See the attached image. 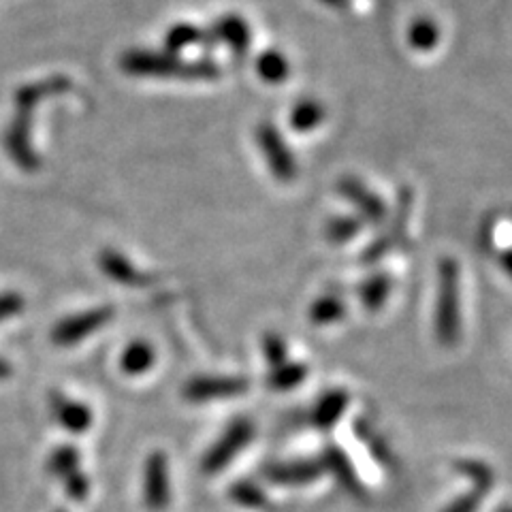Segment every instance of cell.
<instances>
[{"label": "cell", "mask_w": 512, "mask_h": 512, "mask_svg": "<svg viewBox=\"0 0 512 512\" xmlns=\"http://www.w3.org/2000/svg\"><path fill=\"white\" fill-rule=\"evenodd\" d=\"M120 69L131 77L182 79V82H212L222 75L220 64L212 58H182L171 52L128 50L120 58Z\"/></svg>", "instance_id": "obj_1"}, {"label": "cell", "mask_w": 512, "mask_h": 512, "mask_svg": "<svg viewBox=\"0 0 512 512\" xmlns=\"http://www.w3.org/2000/svg\"><path fill=\"white\" fill-rule=\"evenodd\" d=\"M436 340L444 348H453L461 335V282L459 265L451 256L438 265V297L434 314Z\"/></svg>", "instance_id": "obj_2"}, {"label": "cell", "mask_w": 512, "mask_h": 512, "mask_svg": "<svg viewBox=\"0 0 512 512\" xmlns=\"http://www.w3.org/2000/svg\"><path fill=\"white\" fill-rule=\"evenodd\" d=\"M254 438V423L250 419H239L231 421L227 429L222 431L220 438L210 446V451L203 455L201 461V470L205 474H218L224 468L231 466V461L244 451V448L252 442Z\"/></svg>", "instance_id": "obj_3"}, {"label": "cell", "mask_w": 512, "mask_h": 512, "mask_svg": "<svg viewBox=\"0 0 512 512\" xmlns=\"http://www.w3.org/2000/svg\"><path fill=\"white\" fill-rule=\"evenodd\" d=\"M256 143L263 152L269 173L274 175L278 182H293L297 178V158L293 150L288 148L284 135L274 122H261L256 126Z\"/></svg>", "instance_id": "obj_4"}, {"label": "cell", "mask_w": 512, "mask_h": 512, "mask_svg": "<svg viewBox=\"0 0 512 512\" xmlns=\"http://www.w3.org/2000/svg\"><path fill=\"white\" fill-rule=\"evenodd\" d=\"M116 310L114 306H99L92 310H84L71 314L67 318H62L52 329V342L60 348H69L77 346L82 340L90 338L96 331H101L107 327L111 320H114Z\"/></svg>", "instance_id": "obj_5"}, {"label": "cell", "mask_w": 512, "mask_h": 512, "mask_svg": "<svg viewBox=\"0 0 512 512\" xmlns=\"http://www.w3.org/2000/svg\"><path fill=\"white\" fill-rule=\"evenodd\" d=\"M248 389L250 382L244 376H195L182 387V397L190 404H205L242 397Z\"/></svg>", "instance_id": "obj_6"}, {"label": "cell", "mask_w": 512, "mask_h": 512, "mask_svg": "<svg viewBox=\"0 0 512 512\" xmlns=\"http://www.w3.org/2000/svg\"><path fill=\"white\" fill-rule=\"evenodd\" d=\"M32 109L18 107V114L11 120L5 131V150L15 165L22 167L26 173L37 171L41 160L32 146Z\"/></svg>", "instance_id": "obj_7"}, {"label": "cell", "mask_w": 512, "mask_h": 512, "mask_svg": "<svg viewBox=\"0 0 512 512\" xmlns=\"http://www.w3.org/2000/svg\"><path fill=\"white\" fill-rule=\"evenodd\" d=\"M171 502L169 459L163 451H152L143 466V504L150 512H163Z\"/></svg>", "instance_id": "obj_8"}, {"label": "cell", "mask_w": 512, "mask_h": 512, "mask_svg": "<svg viewBox=\"0 0 512 512\" xmlns=\"http://www.w3.org/2000/svg\"><path fill=\"white\" fill-rule=\"evenodd\" d=\"M410 212H412V190L410 188H402L399 192V201H397V212L393 222L389 224V229L384 231L378 239L365 248L363 252V263L365 265H374L376 261H380L382 256H387L393 248H397L399 244L406 242V229L410 222Z\"/></svg>", "instance_id": "obj_9"}, {"label": "cell", "mask_w": 512, "mask_h": 512, "mask_svg": "<svg viewBox=\"0 0 512 512\" xmlns=\"http://www.w3.org/2000/svg\"><path fill=\"white\" fill-rule=\"evenodd\" d=\"M325 474L323 461L320 459H293V461H276L269 463L263 470L267 483L278 487H306L316 483Z\"/></svg>", "instance_id": "obj_10"}, {"label": "cell", "mask_w": 512, "mask_h": 512, "mask_svg": "<svg viewBox=\"0 0 512 512\" xmlns=\"http://www.w3.org/2000/svg\"><path fill=\"white\" fill-rule=\"evenodd\" d=\"M50 410L56 423L64 431H69V434H75V436L86 434L94 421V414L88 404L79 402V399H73L60 391H54L50 395Z\"/></svg>", "instance_id": "obj_11"}, {"label": "cell", "mask_w": 512, "mask_h": 512, "mask_svg": "<svg viewBox=\"0 0 512 512\" xmlns=\"http://www.w3.org/2000/svg\"><path fill=\"white\" fill-rule=\"evenodd\" d=\"M210 35L214 43H224L229 47V52L235 58H246L252 45V30L250 24L237 13H227L220 15V18L214 22Z\"/></svg>", "instance_id": "obj_12"}, {"label": "cell", "mask_w": 512, "mask_h": 512, "mask_svg": "<svg viewBox=\"0 0 512 512\" xmlns=\"http://www.w3.org/2000/svg\"><path fill=\"white\" fill-rule=\"evenodd\" d=\"M338 190L346 201H350L357 207L361 214V220L380 224L384 218H387V203H384V199L380 195H376L374 190L367 188L361 180L350 178L348 175V178L340 180Z\"/></svg>", "instance_id": "obj_13"}, {"label": "cell", "mask_w": 512, "mask_h": 512, "mask_svg": "<svg viewBox=\"0 0 512 512\" xmlns=\"http://www.w3.org/2000/svg\"><path fill=\"white\" fill-rule=\"evenodd\" d=\"M96 263H99L101 271L109 280H114L122 286H148L154 280L148 271L139 269L131 259H128L126 254H122L114 248L101 250Z\"/></svg>", "instance_id": "obj_14"}, {"label": "cell", "mask_w": 512, "mask_h": 512, "mask_svg": "<svg viewBox=\"0 0 512 512\" xmlns=\"http://www.w3.org/2000/svg\"><path fill=\"white\" fill-rule=\"evenodd\" d=\"M320 461H323V468L325 472H331L335 476V480L342 485L344 491H348L352 498L357 500H363L367 495V489L363 485V480L359 478L355 466H352L350 457L342 451V448L338 446H327L323 451V457H320Z\"/></svg>", "instance_id": "obj_15"}, {"label": "cell", "mask_w": 512, "mask_h": 512, "mask_svg": "<svg viewBox=\"0 0 512 512\" xmlns=\"http://www.w3.org/2000/svg\"><path fill=\"white\" fill-rule=\"evenodd\" d=\"M350 397L344 389H331L318 397V402L312 408V423L320 431H331L335 425L340 423L348 408Z\"/></svg>", "instance_id": "obj_16"}, {"label": "cell", "mask_w": 512, "mask_h": 512, "mask_svg": "<svg viewBox=\"0 0 512 512\" xmlns=\"http://www.w3.org/2000/svg\"><path fill=\"white\" fill-rule=\"evenodd\" d=\"M71 88V79L64 75H52L45 77L41 82L35 84H26L18 92H15V107H24V109H35L47 96H56L67 92Z\"/></svg>", "instance_id": "obj_17"}, {"label": "cell", "mask_w": 512, "mask_h": 512, "mask_svg": "<svg viewBox=\"0 0 512 512\" xmlns=\"http://www.w3.org/2000/svg\"><path fill=\"white\" fill-rule=\"evenodd\" d=\"M214 45V39L210 32H205L203 28L195 26V24H188V22H180L175 24L167 30L165 35V52H171V54H180L184 50H188V47H197V45Z\"/></svg>", "instance_id": "obj_18"}, {"label": "cell", "mask_w": 512, "mask_h": 512, "mask_svg": "<svg viewBox=\"0 0 512 512\" xmlns=\"http://www.w3.org/2000/svg\"><path fill=\"white\" fill-rule=\"evenodd\" d=\"M156 363V350L146 340H133L128 344L120 357V367L126 376H143L148 374Z\"/></svg>", "instance_id": "obj_19"}, {"label": "cell", "mask_w": 512, "mask_h": 512, "mask_svg": "<svg viewBox=\"0 0 512 512\" xmlns=\"http://www.w3.org/2000/svg\"><path fill=\"white\" fill-rule=\"evenodd\" d=\"M391 288H393V278L389 274H384V271H376V274L363 280V284L359 288V295H361V303L365 306V310L367 312L382 310V306L387 303V299L391 295Z\"/></svg>", "instance_id": "obj_20"}, {"label": "cell", "mask_w": 512, "mask_h": 512, "mask_svg": "<svg viewBox=\"0 0 512 512\" xmlns=\"http://www.w3.org/2000/svg\"><path fill=\"white\" fill-rule=\"evenodd\" d=\"M327 116L325 105L316 99H301L288 116V124L293 126L297 133H310L316 126L323 124Z\"/></svg>", "instance_id": "obj_21"}, {"label": "cell", "mask_w": 512, "mask_h": 512, "mask_svg": "<svg viewBox=\"0 0 512 512\" xmlns=\"http://www.w3.org/2000/svg\"><path fill=\"white\" fill-rule=\"evenodd\" d=\"M310 370L306 363H299V361H284L278 367H271L269 376H267V384L269 389L274 391H291L295 387L308 378Z\"/></svg>", "instance_id": "obj_22"}, {"label": "cell", "mask_w": 512, "mask_h": 512, "mask_svg": "<svg viewBox=\"0 0 512 512\" xmlns=\"http://www.w3.org/2000/svg\"><path fill=\"white\" fill-rule=\"evenodd\" d=\"M45 470H47V474H52L62 483L64 478H69L75 472L82 470V455H79V451L73 444L58 446V448H54L52 455L47 457Z\"/></svg>", "instance_id": "obj_23"}, {"label": "cell", "mask_w": 512, "mask_h": 512, "mask_svg": "<svg viewBox=\"0 0 512 512\" xmlns=\"http://www.w3.org/2000/svg\"><path fill=\"white\" fill-rule=\"evenodd\" d=\"M256 73L265 84H282L291 75V62L280 50H265L256 58Z\"/></svg>", "instance_id": "obj_24"}, {"label": "cell", "mask_w": 512, "mask_h": 512, "mask_svg": "<svg viewBox=\"0 0 512 512\" xmlns=\"http://www.w3.org/2000/svg\"><path fill=\"white\" fill-rule=\"evenodd\" d=\"M346 316V301L335 295V293H325L320 295L310 308V320L316 327H327L338 323Z\"/></svg>", "instance_id": "obj_25"}, {"label": "cell", "mask_w": 512, "mask_h": 512, "mask_svg": "<svg viewBox=\"0 0 512 512\" xmlns=\"http://www.w3.org/2000/svg\"><path fill=\"white\" fill-rule=\"evenodd\" d=\"M408 43L414 52L427 54L440 43V28L431 18L414 20L408 28Z\"/></svg>", "instance_id": "obj_26"}, {"label": "cell", "mask_w": 512, "mask_h": 512, "mask_svg": "<svg viewBox=\"0 0 512 512\" xmlns=\"http://www.w3.org/2000/svg\"><path fill=\"white\" fill-rule=\"evenodd\" d=\"M453 468L457 474H461L463 478H468L472 487H478L483 491H491L495 485V472L489 466V463L480 461V459H457L453 463Z\"/></svg>", "instance_id": "obj_27"}, {"label": "cell", "mask_w": 512, "mask_h": 512, "mask_svg": "<svg viewBox=\"0 0 512 512\" xmlns=\"http://www.w3.org/2000/svg\"><path fill=\"white\" fill-rule=\"evenodd\" d=\"M229 498L235 504L250 508V510H259L269 504L267 493L263 491V487L259 483H254V480H239V483L231 485Z\"/></svg>", "instance_id": "obj_28"}, {"label": "cell", "mask_w": 512, "mask_h": 512, "mask_svg": "<svg viewBox=\"0 0 512 512\" xmlns=\"http://www.w3.org/2000/svg\"><path fill=\"white\" fill-rule=\"evenodd\" d=\"M363 229V220L357 216H335L327 222L325 235L331 244H348Z\"/></svg>", "instance_id": "obj_29"}, {"label": "cell", "mask_w": 512, "mask_h": 512, "mask_svg": "<svg viewBox=\"0 0 512 512\" xmlns=\"http://www.w3.org/2000/svg\"><path fill=\"white\" fill-rule=\"evenodd\" d=\"M263 355H265V361L269 365V370H271V367H278L284 361H288V346H286L282 335H278L274 331L265 333V338H263Z\"/></svg>", "instance_id": "obj_30"}, {"label": "cell", "mask_w": 512, "mask_h": 512, "mask_svg": "<svg viewBox=\"0 0 512 512\" xmlns=\"http://www.w3.org/2000/svg\"><path fill=\"white\" fill-rule=\"evenodd\" d=\"M485 498H487V491L472 487L463 495H457L451 504H446L442 512H478L480 506H483Z\"/></svg>", "instance_id": "obj_31"}, {"label": "cell", "mask_w": 512, "mask_h": 512, "mask_svg": "<svg viewBox=\"0 0 512 512\" xmlns=\"http://www.w3.org/2000/svg\"><path fill=\"white\" fill-rule=\"evenodd\" d=\"M62 485H64V491H67L69 498L75 502H84L90 493V478L82 470L75 472L69 478H64Z\"/></svg>", "instance_id": "obj_32"}, {"label": "cell", "mask_w": 512, "mask_h": 512, "mask_svg": "<svg viewBox=\"0 0 512 512\" xmlns=\"http://www.w3.org/2000/svg\"><path fill=\"white\" fill-rule=\"evenodd\" d=\"M24 308H26V299L20 293H13V291L0 293V323L22 314Z\"/></svg>", "instance_id": "obj_33"}, {"label": "cell", "mask_w": 512, "mask_h": 512, "mask_svg": "<svg viewBox=\"0 0 512 512\" xmlns=\"http://www.w3.org/2000/svg\"><path fill=\"white\" fill-rule=\"evenodd\" d=\"M11 374H13V365L7 359L0 357V380H9Z\"/></svg>", "instance_id": "obj_34"}, {"label": "cell", "mask_w": 512, "mask_h": 512, "mask_svg": "<svg viewBox=\"0 0 512 512\" xmlns=\"http://www.w3.org/2000/svg\"><path fill=\"white\" fill-rule=\"evenodd\" d=\"M320 3L333 9H346L350 5V0H320Z\"/></svg>", "instance_id": "obj_35"}, {"label": "cell", "mask_w": 512, "mask_h": 512, "mask_svg": "<svg viewBox=\"0 0 512 512\" xmlns=\"http://www.w3.org/2000/svg\"><path fill=\"white\" fill-rule=\"evenodd\" d=\"M500 512H510V510H508V506H502V510H500Z\"/></svg>", "instance_id": "obj_36"}, {"label": "cell", "mask_w": 512, "mask_h": 512, "mask_svg": "<svg viewBox=\"0 0 512 512\" xmlns=\"http://www.w3.org/2000/svg\"><path fill=\"white\" fill-rule=\"evenodd\" d=\"M56 512H64V510H56Z\"/></svg>", "instance_id": "obj_37"}]
</instances>
